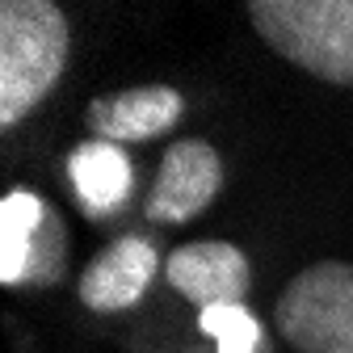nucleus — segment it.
Listing matches in <instances>:
<instances>
[{
  "mask_svg": "<svg viewBox=\"0 0 353 353\" xmlns=\"http://www.w3.org/2000/svg\"><path fill=\"white\" fill-rule=\"evenodd\" d=\"M72 51V30L51 0L0 5V126H17L59 84Z\"/></svg>",
  "mask_w": 353,
  "mask_h": 353,
  "instance_id": "f257e3e1",
  "label": "nucleus"
},
{
  "mask_svg": "<svg viewBox=\"0 0 353 353\" xmlns=\"http://www.w3.org/2000/svg\"><path fill=\"white\" fill-rule=\"evenodd\" d=\"M0 278L5 286L21 282H55L63 274V223L51 206L30 190L5 194L0 206Z\"/></svg>",
  "mask_w": 353,
  "mask_h": 353,
  "instance_id": "20e7f679",
  "label": "nucleus"
},
{
  "mask_svg": "<svg viewBox=\"0 0 353 353\" xmlns=\"http://www.w3.org/2000/svg\"><path fill=\"white\" fill-rule=\"evenodd\" d=\"M156 270H160L156 244L139 236H122L101 256L88 261V270L80 274V303L97 316L126 312V307H135L148 294Z\"/></svg>",
  "mask_w": 353,
  "mask_h": 353,
  "instance_id": "6e6552de",
  "label": "nucleus"
},
{
  "mask_svg": "<svg viewBox=\"0 0 353 353\" xmlns=\"http://www.w3.org/2000/svg\"><path fill=\"white\" fill-rule=\"evenodd\" d=\"M198 328L219 345V353H256V345H261V324L244 303L206 307L198 316Z\"/></svg>",
  "mask_w": 353,
  "mask_h": 353,
  "instance_id": "9d476101",
  "label": "nucleus"
},
{
  "mask_svg": "<svg viewBox=\"0 0 353 353\" xmlns=\"http://www.w3.org/2000/svg\"><path fill=\"white\" fill-rule=\"evenodd\" d=\"M164 278L181 299L198 303L206 312V307H223V303H244L252 286V265L244 248L228 240H194L164 261Z\"/></svg>",
  "mask_w": 353,
  "mask_h": 353,
  "instance_id": "423d86ee",
  "label": "nucleus"
},
{
  "mask_svg": "<svg viewBox=\"0 0 353 353\" xmlns=\"http://www.w3.org/2000/svg\"><path fill=\"white\" fill-rule=\"evenodd\" d=\"M68 172H72L76 198L93 214H114L130 194V164H126L122 148H114V143H101V139L80 143L68 160Z\"/></svg>",
  "mask_w": 353,
  "mask_h": 353,
  "instance_id": "1a4fd4ad",
  "label": "nucleus"
},
{
  "mask_svg": "<svg viewBox=\"0 0 353 353\" xmlns=\"http://www.w3.org/2000/svg\"><path fill=\"white\" fill-rule=\"evenodd\" d=\"M244 13L282 59L353 88V0H248Z\"/></svg>",
  "mask_w": 353,
  "mask_h": 353,
  "instance_id": "f03ea898",
  "label": "nucleus"
},
{
  "mask_svg": "<svg viewBox=\"0 0 353 353\" xmlns=\"http://www.w3.org/2000/svg\"><path fill=\"white\" fill-rule=\"evenodd\" d=\"M278 336L294 353H353V265L316 261L274 303Z\"/></svg>",
  "mask_w": 353,
  "mask_h": 353,
  "instance_id": "7ed1b4c3",
  "label": "nucleus"
},
{
  "mask_svg": "<svg viewBox=\"0 0 353 353\" xmlns=\"http://www.w3.org/2000/svg\"><path fill=\"white\" fill-rule=\"evenodd\" d=\"M219 190H223V156L206 139H176L148 194V219L156 223H185V219L202 214Z\"/></svg>",
  "mask_w": 353,
  "mask_h": 353,
  "instance_id": "39448f33",
  "label": "nucleus"
},
{
  "mask_svg": "<svg viewBox=\"0 0 353 353\" xmlns=\"http://www.w3.org/2000/svg\"><path fill=\"white\" fill-rule=\"evenodd\" d=\"M185 114V97L172 84H139V88H122V93L88 101L84 122L93 126V135L101 143H143L156 139L164 130H172Z\"/></svg>",
  "mask_w": 353,
  "mask_h": 353,
  "instance_id": "0eeeda50",
  "label": "nucleus"
}]
</instances>
